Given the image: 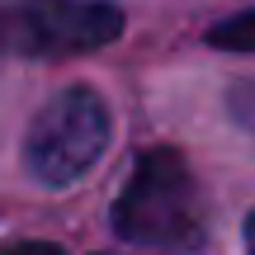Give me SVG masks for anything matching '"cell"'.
Wrapping results in <instances>:
<instances>
[{"mask_svg": "<svg viewBox=\"0 0 255 255\" xmlns=\"http://www.w3.org/2000/svg\"><path fill=\"white\" fill-rule=\"evenodd\" d=\"M114 232L151 251H199L208 218L194 170L175 146H151L114 199Z\"/></svg>", "mask_w": 255, "mask_h": 255, "instance_id": "1", "label": "cell"}, {"mask_svg": "<svg viewBox=\"0 0 255 255\" xmlns=\"http://www.w3.org/2000/svg\"><path fill=\"white\" fill-rule=\"evenodd\" d=\"M123 33V9L109 0H14L0 9V47L33 62L100 52Z\"/></svg>", "mask_w": 255, "mask_h": 255, "instance_id": "2", "label": "cell"}, {"mask_svg": "<svg viewBox=\"0 0 255 255\" xmlns=\"http://www.w3.org/2000/svg\"><path fill=\"white\" fill-rule=\"evenodd\" d=\"M104 146H109V104L85 85H71L33 119L24 161L38 184L62 189L100 161Z\"/></svg>", "mask_w": 255, "mask_h": 255, "instance_id": "3", "label": "cell"}, {"mask_svg": "<svg viewBox=\"0 0 255 255\" xmlns=\"http://www.w3.org/2000/svg\"><path fill=\"white\" fill-rule=\"evenodd\" d=\"M208 47H222V52H255V9H241V14L213 24L208 28Z\"/></svg>", "mask_w": 255, "mask_h": 255, "instance_id": "4", "label": "cell"}, {"mask_svg": "<svg viewBox=\"0 0 255 255\" xmlns=\"http://www.w3.org/2000/svg\"><path fill=\"white\" fill-rule=\"evenodd\" d=\"M0 255H62L57 241H5Z\"/></svg>", "mask_w": 255, "mask_h": 255, "instance_id": "5", "label": "cell"}, {"mask_svg": "<svg viewBox=\"0 0 255 255\" xmlns=\"http://www.w3.org/2000/svg\"><path fill=\"white\" fill-rule=\"evenodd\" d=\"M246 251L255 255V208H251V218H246Z\"/></svg>", "mask_w": 255, "mask_h": 255, "instance_id": "6", "label": "cell"}]
</instances>
